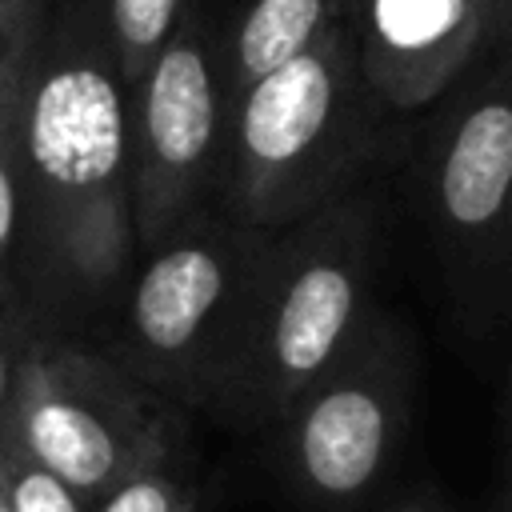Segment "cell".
Returning a JSON list of instances; mask_svg holds the SVG:
<instances>
[{"instance_id":"obj_1","label":"cell","mask_w":512,"mask_h":512,"mask_svg":"<svg viewBox=\"0 0 512 512\" xmlns=\"http://www.w3.org/2000/svg\"><path fill=\"white\" fill-rule=\"evenodd\" d=\"M128 84L92 0L48 8L20 116L16 324L96 340L136 264Z\"/></svg>"},{"instance_id":"obj_2","label":"cell","mask_w":512,"mask_h":512,"mask_svg":"<svg viewBox=\"0 0 512 512\" xmlns=\"http://www.w3.org/2000/svg\"><path fill=\"white\" fill-rule=\"evenodd\" d=\"M380 256V200L364 184L272 232L208 416L264 432L380 308Z\"/></svg>"},{"instance_id":"obj_3","label":"cell","mask_w":512,"mask_h":512,"mask_svg":"<svg viewBox=\"0 0 512 512\" xmlns=\"http://www.w3.org/2000/svg\"><path fill=\"white\" fill-rule=\"evenodd\" d=\"M384 116L360 72L352 24L332 28L232 92L216 204L260 232H280L364 184Z\"/></svg>"},{"instance_id":"obj_4","label":"cell","mask_w":512,"mask_h":512,"mask_svg":"<svg viewBox=\"0 0 512 512\" xmlns=\"http://www.w3.org/2000/svg\"><path fill=\"white\" fill-rule=\"evenodd\" d=\"M268 236L220 204L184 220L136 252L96 344L172 408L208 412Z\"/></svg>"},{"instance_id":"obj_5","label":"cell","mask_w":512,"mask_h":512,"mask_svg":"<svg viewBox=\"0 0 512 512\" xmlns=\"http://www.w3.org/2000/svg\"><path fill=\"white\" fill-rule=\"evenodd\" d=\"M0 344L8 352L0 436L88 504L180 444V408L144 388L96 340L16 324Z\"/></svg>"},{"instance_id":"obj_6","label":"cell","mask_w":512,"mask_h":512,"mask_svg":"<svg viewBox=\"0 0 512 512\" xmlns=\"http://www.w3.org/2000/svg\"><path fill=\"white\" fill-rule=\"evenodd\" d=\"M436 100L412 200L448 296L488 328L512 312V48Z\"/></svg>"},{"instance_id":"obj_7","label":"cell","mask_w":512,"mask_h":512,"mask_svg":"<svg viewBox=\"0 0 512 512\" xmlns=\"http://www.w3.org/2000/svg\"><path fill=\"white\" fill-rule=\"evenodd\" d=\"M412 396V336L376 308L356 340L264 428L280 476L320 508L368 500L404 444Z\"/></svg>"},{"instance_id":"obj_8","label":"cell","mask_w":512,"mask_h":512,"mask_svg":"<svg viewBox=\"0 0 512 512\" xmlns=\"http://www.w3.org/2000/svg\"><path fill=\"white\" fill-rule=\"evenodd\" d=\"M228 100L216 20L204 0H192L164 48L128 84L136 248H152L184 220L216 208Z\"/></svg>"},{"instance_id":"obj_9","label":"cell","mask_w":512,"mask_h":512,"mask_svg":"<svg viewBox=\"0 0 512 512\" xmlns=\"http://www.w3.org/2000/svg\"><path fill=\"white\" fill-rule=\"evenodd\" d=\"M352 40L388 112L436 104L500 36L504 0H352Z\"/></svg>"},{"instance_id":"obj_10","label":"cell","mask_w":512,"mask_h":512,"mask_svg":"<svg viewBox=\"0 0 512 512\" xmlns=\"http://www.w3.org/2000/svg\"><path fill=\"white\" fill-rule=\"evenodd\" d=\"M348 16L352 0H232L224 20H216L228 96L300 56L320 36L348 24Z\"/></svg>"},{"instance_id":"obj_11","label":"cell","mask_w":512,"mask_h":512,"mask_svg":"<svg viewBox=\"0 0 512 512\" xmlns=\"http://www.w3.org/2000/svg\"><path fill=\"white\" fill-rule=\"evenodd\" d=\"M188 8L192 0H92L104 44L124 84H132L148 68V60L164 48Z\"/></svg>"},{"instance_id":"obj_12","label":"cell","mask_w":512,"mask_h":512,"mask_svg":"<svg viewBox=\"0 0 512 512\" xmlns=\"http://www.w3.org/2000/svg\"><path fill=\"white\" fill-rule=\"evenodd\" d=\"M40 36L24 44L12 56V64L0 72V308H8V272H12L16 216H20V116H24V92Z\"/></svg>"},{"instance_id":"obj_13","label":"cell","mask_w":512,"mask_h":512,"mask_svg":"<svg viewBox=\"0 0 512 512\" xmlns=\"http://www.w3.org/2000/svg\"><path fill=\"white\" fill-rule=\"evenodd\" d=\"M192 496L196 488L184 476L180 444H176L152 456L148 464H140L136 472H128L124 480H116L100 500H92L88 512H180Z\"/></svg>"},{"instance_id":"obj_14","label":"cell","mask_w":512,"mask_h":512,"mask_svg":"<svg viewBox=\"0 0 512 512\" xmlns=\"http://www.w3.org/2000/svg\"><path fill=\"white\" fill-rule=\"evenodd\" d=\"M0 496L8 512H88L92 508L68 480L36 464L8 436H0Z\"/></svg>"},{"instance_id":"obj_15","label":"cell","mask_w":512,"mask_h":512,"mask_svg":"<svg viewBox=\"0 0 512 512\" xmlns=\"http://www.w3.org/2000/svg\"><path fill=\"white\" fill-rule=\"evenodd\" d=\"M48 8L52 0H0V72L24 44H32L44 32Z\"/></svg>"},{"instance_id":"obj_16","label":"cell","mask_w":512,"mask_h":512,"mask_svg":"<svg viewBox=\"0 0 512 512\" xmlns=\"http://www.w3.org/2000/svg\"><path fill=\"white\" fill-rule=\"evenodd\" d=\"M500 32L508 36V48H512V0H504V28Z\"/></svg>"},{"instance_id":"obj_17","label":"cell","mask_w":512,"mask_h":512,"mask_svg":"<svg viewBox=\"0 0 512 512\" xmlns=\"http://www.w3.org/2000/svg\"><path fill=\"white\" fill-rule=\"evenodd\" d=\"M4 376H8V352H4V344H0V392H4Z\"/></svg>"},{"instance_id":"obj_18","label":"cell","mask_w":512,"mask_h":512,"mask_svg":"<svg viewBox=\"0 0 512 512\" xmlns=\"http://www.w3.org/2000/svg\"><path fill=\"white\" fill-rule=\"evenodd\" d=\"M396 512H436V508H428V504H404V508H396Z\"/></svg>"},{"instance_id":"obj_19","label":"cell","mask_w":512,"mask_h":512,"mask_svg":"<svg viewBox=\"0 0 512 512\" xmlns=\"http://www.w3.org/2000/svg\"><path fill=\"white\" fill-rule=\"evenodd\" d=\"M180 512H200V500H196V496H192V500H188V504H184V508H180Z\"/></svg>"},{"instance_id":"obj_20","label":"cell","mask_w":512,"mask_h":512,"mask_svg":"<svg viewBox=\"0 0 512 512\" xmlns=\"http://www.w3.org/2000/svg\"><path fill=\"white\" fill-rule=\"evenodd\" d=\"M508 512H512V484H508Z\"/></svg>"},{"instance_id":"obj_21","label":"cell","mask_w":512,"mask_h":512,"mask_svg":"<svg viewBox=\"0 0 512 512\" xmlns=\"http://www.w3.org/2000/svg\"><path fill=\"white\" fill-rule=\"evenodd\" d=\"M0 512H8V504H4V496H0Z\"/></svg>"}]
</instances>
